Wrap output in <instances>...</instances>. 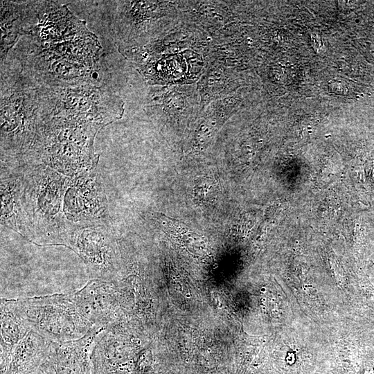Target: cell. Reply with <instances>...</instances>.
I'll return each mask as SVG.
<instances>
[{"instance_id":"3957f363","label":"cell","mask_w":374,"mask_h":374,"mask_svg":"<svg viewBox=\"0 0 374 374\" xmlns=\"http://www.w3.org/2000/svg\"><path fill=\"white\" fill-rule=\"evenodd\" d=\"M80 312L95 327L107 328L121 323L124 309L132 293L118 282L91 278L71 292Z\"/></svg>"},{"instance_id":"9c48e42d","label":"cell","mask_w":374,"mask_h":374,"mask_svg":"<svg viewBox=\"0 0 374 374\" xmlns=\"http://www.w3.org/2000/svg\"><path fill=\"white\" fill-rule=\"evenodd\" d=\"M213 186L210 179H202L195 185V195L202 200L208 199L210 193L213 192Z\"/></svg>"},{"instance_id":"6da1fadb","label":"cell","mask_w":374,"mask_h":374,"mask_svg":"<svg viewBox=\"0 0 374 374\" xmlns=\"http://www.w3.org/2000/svg\"><path fill=\"white\" fill-rule=\"evenodd\" d=\"M15 301L30 329L53 342L79 339L94 327L80 312L71 292Z\"/></svg>"},{"instance_id":"52a82bcc","label":"cell","mask_w":374,"mask_h":374,"mask_svg":"<svg viewBox=\"0 0 374 374\" xmlns=\"http://www.w3.org/2000/svg\"><path fill=\"white\" fill-rule=\"evenodd\" d=\"M52 341L30 330L16 346L6 374H27L47 356Z\"/></svg>"},{"instance_id":"5b68a950","label":"cell","mask_w":374,"mask_h":374,"mask_svg":"<svg viewBox=\"0 0 374 374\" xmlns=\"http://www.w3.org/2000/svg\"><path fill=\"white\" fill-rule=\"evenodd\" d=\"M103 328L93 327L85 336L73 341L51 343L44 364L48 374H89V362L95 339Z\"/></svg>"},{"instance_id":"ba28073f","label":"cell","mask_w":374,"mask_h":374,"mask_svg":"<svg viewBox=\"0 0 374 374\" xmlns=\"http://www.w3.org/2000/svg\"><path fill=\"white\" fill-rule=\"evenodd\" d=\"M1 220L28 238V220L21 208L24 186L21 180L16 177L1 179Z\"/></svg>"},{"instance_id":"277c9868","label":"cell","mask_w":374,"mask_h":374,"mask_svg":"<svg viewBox=\"0 0 374 374\" xmlns=\"http://www.w3.org/2000/svg\"><path fill=\"white\" fill-rule=\"evenodd\" d=\"M70 248L83 260L91 278L117 282L120 280V260L116 242L102 226L78 228Z\"/></svg>"},{"instance_id":"7a4b0ae2","label":"cell","mask_w":374,"mask_h":374,"mask_svg":"<svg viewBox=\"0 0 374 374\" xmlns=\"http://www.w3.org/2000/svg\"><path fill=\"white\" fill-rule=\"evenodd\" d=\"M35 170L30 172L32 176H29L28 179L30 181L26 183L21 197L22 204L26 203L24 212L26 217L30 211V222L39 226L32 241L39 244L67 247L66 238L58 226L61 225L72 240L73 234L63 226L62 216L59 214L62 195L65 189L64 178L62 179L48 166H39Z\"/></svg>"},{"instance_id":"8992f818","label":"cell","mask_w":374,"mask_h":374,"mask_svg":"<svg viewBox=\"0 0 374 374\" xmlns=\"http://www.w3.org/2000/svg\"><path fill=\"white\" fill-rule=\"evenodd\" d=\"M19 312L15 299H1V374H6L16 346L30 330Z\"/></svg>"}]
</instances>
